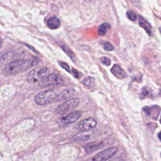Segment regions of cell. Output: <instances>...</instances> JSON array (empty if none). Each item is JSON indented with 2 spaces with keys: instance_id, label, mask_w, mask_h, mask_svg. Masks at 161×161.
Listing matches in <instances>:
<instances>
[{
  "instance_id": "obj_24",
  "label": "cell",
  "mask_w": 161,
  "mask_h": 161,
  "mask_svg": "<svg viewBox=\"0 0 161 161\" xmlns=\"http://www.w3.org/2000/svg\"><path fill=\"white\" fill-rule=\"evenodd\" d=\"M2 42H3V41H2V39L1 38H0V48L2 47Z\"/></svg>"
},
{
  "instance_id": "obj_19",
  "label": "cell",
  "mask_w": 161,
  "mask_h": 161,
  "mask_svg": "<svg viewBox=\"0 0 161 161\" xmlns=\"http://www.w3.org/2000/svg\"><path fill=\"white\" fill-rule=\"evenodd\" d=\"M100 61H101V62L103 64H104V65H105L106 66H109L111 64V61L108 57H101Z\"/></svg>"
},
{
  "instance_id": "obj_12",
  "label": "cell",
  "mask_w": 161,
  "mask_h": 161,
  "mask_svg": "<svg viewBox=\"0 0 161 161\" xmlns=\"http://www.w3.org/2000/svg\"><path fill=\"white\" fill-rule=\"evenodd\" d=\"M61 25L60 20L56 17H52L48 19L47 20V26L50 29L54 30L58 29Z\"/></svg>"
},
{
  "instance_id": "obj_14",
  "label": "cell",
  "mask_w": 161,
  "mask_h": 161,
  "mask_svg": "<svg viewBox=\"0 0 161 161\" xmlns=\"http://www.w3.org/2000/svg\"><path fill=\"white\" fill-rule=\"evenodd\" d=\"M139 25L140 26H142V27L143 29H144L145 30V31L148 33L149 35H151L152 33V27L151 25L147 22L143 18H142V17H139Z\"/></svg>"
},
{
  "instance_id": "obj_3",
  "label": "cell",
  "mask_w": 161,
  "mask_h": 161,
  "mask_svg": "<svg viewBox=\"0 0 161 161\" xmlns=\"http://www.w3.org/2000/svg\"><path fill=\"white\" fill-rule=\"evenodd\" d=\"M56 97L57 95L55 91L48 89L38 93L35 97V102L39 105L44 106L56 100Z\"/></svg>"
},
{
  "instance_id": "obj_7",
  "label": "cell",
  "mask_w": 161,
  "mask_h": 161,
  "mask_svg": "<svg viewBox=\"0 0 161 161\" xmlns=\"http://www.w3.org/2000/svg\"><path fill=\"white\" fill-rule=\"evenodd\" d=\"M83 112L80 111H74L69 113L68 115H67L61 117L59 120V122L63 125H69L76 122L78 120L80 117L81 116Z\"/></svg>"
},
{
  "instance_id": "obj_17",
  "label": "cell",
  "mask_w": 161,
  "mask_h": 161,
  "mask_svg": "<svg viewBox=\"0 0 161 161\" xmlns=\"http://www.w3.org/2000/svg\"><path fill=\"white\" fill-rule=\"evenodd\" d=\"M61 47H62V49L64 50V52L66 53V54L68 55V56L73 60V61H74V62H75L76 57H75V56H74V53L71 51V50L69 47H67L65 45H64V44L62 45H61Z\"/></svg>"
},
{
  "instance_id": "obj_6",
  "label": "cell",
  "mask_w": 161,
  "mask_h": 161,
  "mask_svg": "<svg viewBox=\"0 0 161 161\" xmlns=\"http://www.w3.org/2000/svg\"><path fill=\"white\" fill-rule=\"evenodd\" d=\"M118 152L116 147H112L106 149L95 155L92 158V161H106L112 157Z\"/></svg>"
},
{
  "instance_id": "obj_23",
  "label": "cell",
  "mask_w": 161,
  "mask_h": 161,
  "mask_svg": "<svg viewBox=\"0 0 161 161\" xmlns=\"http://www.w3.org/2000/svg\"><path fill=\"white\" fill-rule=\"evenodd\" d=\"M110 161H124L122 158H116L112 160H110Z\"/></svg>"
},
{
  "instance_id": "obj_10",
  "label": "cell",
  "mask_w": 161,
  "mask_h": 161,
  "mask_svg": "<svg viewBox=\"0 0 161 161\" xmlns=\"http://www.w3.org/2000/svg\"><path fill=\"white\" fill-rule=\"evenodd\" d=\"M112 73L118 79H123L127 77V73L125 71L117 64H115L113 66L111 69Z\"/></svg>"
},
{
  "instance_id": "obj_21",
  "label": "cell",
  "mask_w": 161,
  "mask_h": 161,
  "mask_svg": "<svg viewBox=\"0 0 161 161\" xmlns=\"http://www.w3.org/2000/svg\"><path fill=\"white\" fill-rule=\"evenodd\" d=\"M59 63L60 65L62 67V68H64V69H65L67 71H68V72L71 73V71H70V69H69V65H68V64H67L66 63H65V62H59Z\"/></svg>"
},
{
  "instance_id": "obj_25",
  "label": "cell",
  "mask_w": 161,
  "mask_h": 161,
  "mask_svg": "<svg viewBox=\"0 0 161 161\" xmlns=\"http://www.w3.org/2000/svg\"><path fill=\"white\" fill-rule=\"evenodd\" d=\"M158 137H159V140L161 141V132L159 133V135H158Z\"/></svg>"
},
{
  "instance_id": "obj_20",
  "label": "cell",
  "mask_w": 161,
  "mask_h": 161,
  "mask_svg": "<svg viewBox=\"0 0 161 161\" xmlns=\"http://www.w3.org/2000/svg\"><path fill=\"white\" fill-rule=\"evenodd\" d=\"M127 17L128 18L131 20L132 21H135L137 19V16L135 14V13H134L133 11H128L127 13Z\"/></svg>"
},
{
  "instance_id": "obj_1",
  "label": "cell",
  "mask_w": 161,
  "mask_h": 161,
  "mask_svg": "<svg viewBox=\"0 0 161 161\" xmlns=\"http://www.w3.org/2000/svg\"><path fill=\"white\" fill-rule=\"evenodd\" d=\"M39 59L37 57L12 61L5 65L3 69V73L6 76L15 75L31 68L32 67L37 65Z\"/></svg>"
},
{
  "instance_id": "obj_4",
  "label": "cell",
  "mask_w": 161,
  "mask_h": 161,
  "mask_svg": "<svg viewBox=\"0 0 161 161\" xmlns=\"http://www.w3.org/2000/svg\"><path fill=\"white\" fill-rule=\"evenodd\" d=\"M62 83L63 79L61 76L56 74H52L43 79L40 82L39 86L41 88L57 87L59 86Z\"/></svg>"
},
{
  "instance_id": "obj_5",
  "label": "cell",
  "mask_w": 161,
  "mask_h": 161,
  "mask_svg": "<svg viewBox=\"0 0 161 161\" xmlns=\"http://www.w3.org/2000/svg\"><path fill=\"white\" fill-rule=\"evenodd\" d=\"M79 104V100L77 98H73L65 101L59 106L56 110V113L58 115H63L68 112L75 108Z\"/></svg>"
},
{
  "instance_id": "obj_18",
  "label": "cell",
  "mask_w": 161,
  "mask_h": 161,
  "mask_svg": "<svg viewBox=\"0 0 161 161\" xmlns=\"http://www.w3.org/2000/svg\"><path fill=\"white\" fill-rule=\"evenodd\" d=\"M103 47H104V49L106 51H112L114 50L113 45L109 42H104L103 45Z\"/></svg>"
},
{
  "instance_id": "obj_22",
  "label": "cell",
  "mask_w": 161,
  "mask_h": 161,
  "mask_svg": "<svg viewBox=\"0 0 161 161\" xmlns=\"http://www.w3.org/2000/svg\"><path fill=\"white\" fill-rule=\"evenodd\" d=\"M73 74H74V77H76V78H80V77H81L82 76V75H81V74H80L79 71H77V70H76L75 69H73Z\"/></svg>"
},
{
  "instance_id": "obj_15",
  "label": "cell",
  "mask_w": 161,
  "mask_h": 161,
  "mask_svg": "<svg viewBox=\"0 0 161 161\" xmlns=\"http://www.w3.org/2000/svg\"><path fill=\"white\" fill-rule=\"evenodd\" d=\"M110 28V24L107 23H103L99 26L98 29V33L100 36H104L107 33V30Z\"/></svg>"
},
{
  "instance_id": "obj_9",
  "label": "cell",
  "mask_w": 161,
  "mask_h": 161,
  "mask_svg": "<svg viewBox=\"0 0 161 161\" xmlns=\"http://www.w3.org/2000/svg\"><path fill=\"white\" fill-rule=\"evenodd\" d=\"M74 93V91L71 89H65L61 93H59L56 98V101H68L71 99H73V95Z\"/></svg>"
},
{
  "instance_id": "obj_16",
  "label": "cell",
  "mask_w": 161,
  "mask_h": 161,
  "mask_svg": "<svg viewBox=\"0 0 161 161\" xmlns=\"http://www.w3.org/2000/svg\"><path fill=\"white\" fill-rule=\"evenodd\" d=\"M83 83L84 84V86L88 88H92L94 85H95V78L90 76L87 77L83 79Z\"/></svg>"
},
{
  "instance_id": "obj_11",
  "label": "cell",
  "mask_w": 161,
  "mask_h": 161,
  "mask_svg": "<svg viewBox=\"0 0 161 161\" xmlns=\"http://www.w3.org/2000/svg\"><path fill=\"white\" fill-rule=\"evenodd\" d=\"M92 132L89 131L87 132H83L81 133H79L76 134L74 137V140L76 141H83V140H87L90 139L92 136Z\"/></svg>"
},
{
  "instance_id": "obj_26",
  "label": "cell",
  "mask_w": 161,
  "mask_h": 161,
  "mask_svg": "<svg viewBox=\"0 0 161 161\" xmlns=\"http://www.w3.org/2000/svg\"><path fill=\"white\" fill-rule=\"evenodd\" d=\"M160 124H161V116H160Z\"/></svg>"
},
{
  "instance_id": "obj_2",
  "label": "cell",
  "mask_w": 161,
  "mask_h": 161,
  "mask_svg": "<svg viewBox=\"0 0 161 161\" xmlns=\"http://www.w3.org/2000/svg\"><path fill=\"white\" fill-rule=\"evenodd\" d=\"M49 70L45 67H38L31 71L27 76L28 82L35 84L44 79L48 76Z\"/></svg>"
},
{
  "instance_id": "obj_13",
  "label": "cell",
  "mask_w": 161,
  "mask_h": 161,
  "mask_svg": "<svg viewBox=\"0 0 161 161\" xmlns=\"http://www.w3.org/2000/svg\"><path fill=\"white\" fill-rule=\"evenodd\" d=\"M103 142H100L99 143H91L89 144H88L84 147L85 151L88 154H91L93 152L96 151V150L99 149L100 147H103Z\"/></svg>"
},
{
  "instance_id": "obj_8",
  "label": "cell",
  "mask_w": 161,
  "mask_h": 161,
  "mask_svg": "<svg viewBox=\"0 0 161 161\" xmlns=\"http://www.w3.org/2000/svg\"><path fill=\"white\" fill-rule=\"evenodd\" d=\"M96 120L91 117L83 119V120L80 121L78 124L79 129L83 132L89 131L93 128H95L96 127Z\"/></svg>"
}]
</instances>
